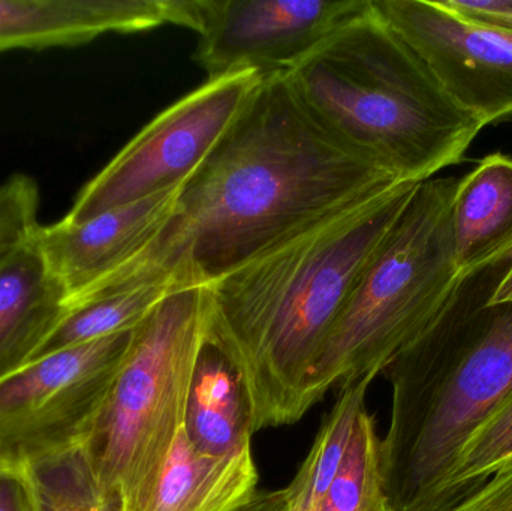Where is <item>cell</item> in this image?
<instances>
[{
    "instance_id": "6da1fadb",
    "label": "cell",
    "mask_w": 512,
    "mask_h": 511,
    "mask_svg": "<svg viewBox=\"0 0 512 511\" xmlns=\"http://www.w3.org/2000/svg\"><path fill=\"white\" fill-rule=\"evenodd\" d=\"M399 183L328 131L285 72L265 75L132 275L177 272L210 284L292 231Z\"/></svg>"
},
{
    "instance_id": "7a4b0ae2",
    "label": "cell",
    "mask_w": 512,
    "mask_h": 511,
    "mask_svg": "<svg viewBox=\"0 0 512 511\" xmlns=\"http://www.w3.org/2000/svg\"><path fill=\"white\" fill-rule=\"evenodd\" d=\"M418 185L322 216L207 284V345L236 371L252 434L309 411L310 368Z\"/></svg>"
},
{
    "instance_id": "3957f363",
    "label": "cell",
    "mask_w": 512,
    "mask_h": 511,
    "mask_svg": "<svg viewBox=\"0 0 512 511\" xmlns=\"http://www.w3.org/2000/svg\"><path fill=\"white\" fill-rule=\"evenodd\" d=\"M493 269L466 281L438 326L382 372L393 398L379 467L393 511H445L466 441L512 393V302L487 303L502 275L490 282Z\"/></svg>"
},
{
    "instance_id": "277c9868",
    "label": "cell",
    "mask_w": 512,
    "mask_h": 511,
    "mask_svg": "<svg viewBox=\"0 0 512 511\" xmlns=\"http://www.w3.org/2000/svg\"><path fill=\"white\" fill-rule=\"evenodd\" d=\"M285 75L328 131L402 183L462 162L484 128L373 6Z\"/></svg>"
},
{
    "instance_id": "5b68a950",
    "label": "cell",
    "mask_w": 512,
    "mask_h": 511,
    "mask_svg": "<svg viewBox=\"0 0 512 511\" xmlns=\"http://www.w3.org/2000/svg\"><path fill=\"white\" fill-rule=\"evenodd\" d=\"M457 177L420 183L367 264L306 381V404L385 371L423 341L456 302L451 206Z\"/></svg>"
},
{
    "instance_id": "8992f818",
    "label": "cell",
    "mask_w": 512,
    "mask_h": 511,
    "mask_svg": "<svg viewBox=\"0 0 512 511\" xmlns=\"http://www.w3.org/2000/svg\"><path fill=\"white\" fill-rule=\"evenodd\" d=\"M207 344V285L171 293L135 327L83 446L104 494L146 511L179 432Z\"/></svg>"
},
{
    "instance_id": "52a82bcc",
    "label": "cell",
    "mask_w": 512,
    "mask_h": 511,
    "mask_svg": "<svg viewBox=\"0 0 512 511\" xmlns=\"http://www.w3.org/2000/svg\"><path fill=\"white\" fill-rule=\"evenodd\" d=\"M264 77L254 69L222 75L174 102L83 186L62 221L81 224L188 182Z\"/></svg>"
},
{
    "instance_id": "ba28073f",
    "label": "cell",
    "mask_w": 512,
    "mask_h": 511,
    "mask_svg": "<svg viewBox=\"0 0 512 511\" xmlns=\"http://www.w3.org/2000/svg\"><path fill=\"white\" fill-rule=\"evenodd\" d=\"M132 332L38 357L0 380V462L23 468L83 443Z\"/></svg>"
},
{
    "instance_id": "9c48e42d",
    "label": "cell",
    "mask_w": 512,
    "mask_h": 511,
    "mask_svg": "<svg viewBox=\"0 0 512 511\" xmlns=\"http://www.w3.org/2000/svg\"><path fill=\"white\" fill-rule=\"evenodd\" d=\"M373 9L481 125L512 116L511 32L463 17L441 0H373Z\"/></svg>"
},
{
    "instance_id": "30bf717a",
    "label": "cell",
    "mask_w": 512,
    "mask_h": 511,
    "mask_svg": "<svg viewBox=\"0 0 512 511\" xmlns=\"http://www.w3.org/2000/svg\"><path fill=\"white\" fill-rule=\"evenodd\" d=\"M372 0H206L195 62L209 80L254 69L288 72Z\"/></svg>"
},
{
    "instance_id": "8fae6325",
    "label": "cell",
    "mask_w": 512,
    "mask_h": 511,
    "mask_svg": "<svg viewBox=\"0 0 512 511\" xmlns=\"http://www.w3.org/2000/svg\"><path fill=\"white\" fill-rule=\"evenodd\" d=\"M183 185L81 224L38 225L36 243L65 287L68 306L141 263L176 215Z\"/></svg>"
},
{
    "instance_id": "7c38bea8",
    "label": "cell",
    "mask_w": 512,
    "mask_h": 511,
    "mask_svg": "<svg viewBox=\"0 0 512 511\" xmlns=\"http://www.w3.org/2000/svg\"><path fill=\"white\" fill-rule=\"evenodd\" d=\"M203 0H0V51L87 44L176 24L200 32Z\"/></svg>"
},
{
    "instance_id": "4fadbf2b",
    "label": "cell",
    "mask_w": 512,
    "mask_h": 511,
    "mask_svg": "<svg viewBox=\"0 0 512 511\" xmlns=\"http://www.w3.org/2000/svg\"><path fill=\"white\" fill-rule=\"evenodd\" d=\"M68 308L33 233L0 261V380L35 359Z\"/></svg>"
},
{
    "instance_id": "5bb4252c",
    "label": "cell",
    "mask_w": 512,
    "mask_h": 511,
    "mask_svg": "<svg viewBox=\"0 0 512 511\" xmlns=\"http://www.w3.org/2000/svg\"><path fill=\"white\" fill-rule=\"evenodd\" d=\"M451 242L463 282L512 260V156L493 153L459 179Z\"/></svg>"
},
{
    "instance_id": "9a60e30c",
    "label": "cell",
    "mask_w": 512,
    "mask_h": 511,
    "mask_svg": "<svg viewBox=\"0 0 512 511\" xmlns=\"http://www.w3.org/2000/svg\"><path fill=\"white\" fill-rule=\"evenodd\" d=\"M258 480L251 446L206 455L192 446L183 428L146 511H239L258 494Z\"/></svg>"
},
{
    "instance_id": "2e32d148",
    "label": "cell",
    "mask_w": 512,
    "mask_h": 511,
    "mask_svg": "<svg viewBox=\"0 0 512 511\" xmlns=\"http://www.w3.org/2000/svg\"><path fill=\"white\" fill-rule=\"evenodd\" d=\"M185 432L198 452L224 456L251 446L248 407L231 363L206 344L192 381Z\"/></svg>"
},
{
    "instance_id": "e0dca14e",
    "label": "cell",
    "mask_w": 512,
    "mask_h": 511,
    "mask_svg": "<svg viewBox=\"0 0 512 511\" xmlns=\"http://www.w3.org/2000/svg\"><path fill=\"white\" fill-rule=\"evenodd\" d=\"M192 285L197 284L182 273H167L77 303L68 308L35 359L90 344L117 333L131 332L171 293Z\"/></svg>"
},
{
    "instance_id": "ac0fdd59",
    "label": "cell",
    "mask_w": 512,
    "mask_h": 511,
    "mask_svg": "<svg viewBox=\"0 0 512 511\" xmlns=\"http://www.w3.org/2000/svg\"><path fill=\"white\" fill-rule=\"evenodd\" d=\"M375 378V375H367L357 383L342 387L309 455L286 488L288 511H318L321 507L348 452L358 417L366 408L367 389Z\"/></svg>"
},
{
    "instance_id": "d6986e66",
    "label": "cell",
    "mask_w": 512,
    "mask_h": 511,
    "mask_svg": "<svg viewBox=\"0 0 512 511\" xmlns=\"http://www.w3.org/2000/svg\"><path fill=\"white\" fill-rule=\"evenodd\" d=\"M35 511H96L105 495L83 443L21 468Z\"/></svg>"
},
{
    "instance_id": "ffe728a7",
    "label": "cell",
    "mask_w": 512,
    "mask_h": 511,
    "mask_svg": "<svg viewBox=\"0 0 512 511\" xmlns=\"http://www.w3.org/2000/svg\"><path fill=\"white\" fill-rule=\"evenodd\" d=\"M375 419L361 411L345 459L318 511H376L384 500Z\"/></svg>"
},
{
    "instance_id": "44dd1931",
    "label": "cell",
    "mask_w": 512,
    "mask_h": 511,
    "mask_svg": "<svg viewBox=\"0 0 512 511\" xmlns=\"http://www.w3.org/2000/svg\"><path fill=\"white\" fill-rule=\"evenodd\" d=\"M512 462V393L466 441L448 485L447 511Z\"/></svg>"
},
{
    "instance_id": "7402d4cb",
    "label": "cell",
    "mask_w": 512,
    "mask_h": 511,
    "mask_svg": "<svg viewBox=\"0 0 512 511\" xmlns=\"http://www.w3.org/2000/svg\"><path fill=\"white\" fill-rule=\"evenodd\" d=\"M39 188L26 174H12L0 185V261L30 239L38 228Z\"/></svg>"
},
{
    "instance_id": "603a6c76",
    "label": "cell",
    "mask_w": 512,
    "mask_h": 511,
    "mask_svg": "<svg viewBox=\"0 0 512 511\" xmlns=\"http://www.w3.org/2000/svg\"><path fill=\"white\" fill-rule=\"evenodd\" d=\"M447 511H512V462Z\"/></svg>"
},
{
    "instance_id": "cb8c5ba5",
    "label": "cell",
    "mask_w": 512,
    "mask_h": 511,
    "mask_svg": "<svg viewBox=\"0 0 512 511\" xmlns=\"http://www.w3.org/2000/svg\"><path fill=\"white\" fill-rule=\"evenodd\" d=\"M447 8L487 26L512 33V0H441Z\"/></svg>"
},
{
    "instance_id": "d4e9b609",
    "label": "cell",
    "mask_w": 512,
    "mask_h": 511,
    "mask_svg": "<svg viewBox=\"0 0 512 511\" xmlns=\"http://www.w3.org/2000/svg\"><path fill=\"white\" fill-rule=\"evenodd\" d=\"M0 511H35L21 468H6L0 473Z\"/></svg>"
},
{
    "instance_id": "484cf974",
    "label": "cell",
    "mask_w": 512,
    "mask_h": 511,
    "mask_svg": "<svg viewBox=\"0 0 512 511\" xmlns=\"http://www.w3.org/2000/svg\"><path fill=\"white\" fill-rule=\"evenodd\" d=\"M239 511H288L286 489H282V491L258 492Z\"/></svg>"
},
{
    "instance_id": "4316f807",
    "label": "cell",
    "mask_w": 512,
    "mask_h": 511,
    "mask_svg": "<svg viewBox=\"0 0 512 511\" xmlns=\"http://www.w3.org/2000/svg\"><path fill=\"white\" fill-rule=\"evenodd\" d=\"M512 302V260L510 266L502 272L501 278L493 287L487 303L499 305V303Z\"/></svg>"
},
{
    "instance_id": "83f0119b",
    "label": "cell",
    "mask_w": 512,
    "mask_h": 511,
    "mask_svg": "<svg viewBox=\"0 0 512 511\" xmlns=\"http://www.w3.org/2000/svg\"><path fill=\"white\" fill-rule=\"evenodd\" d=\"M96 511H123L122 500H120L119 494L111 492V494L105 495L104 503Z\"/></svg>"
},
{
    "instance_id": "f1b7e54d",
    "label": "cell",
    "mask_w": 512,
    "mask_h": 511,
    "mask_svg": "<svg viewBox=\"0 0 512 511\" xmlns=\"http://www.w3.org/2000/svg\"><path fill=\"white\" fill-rule=\"evenodd\" d=\"M376 511H393L390 509V507L387 506V503H385V501H382L381 504H379V507L378 509H376Z\"/></svg>"
},
{
    "instance_id": "f546056e",
    "label": "cell",
    "mask_w": 512,
    "mask_h": 511,
    "mask_svg": "<svg viewBox=\"0 0 512 511\" xmlns=\"http://www.w3.org/2000/svg\"><path fill=\"white\" fill-rule=\"evenodd\" d=\"M6 468H12V467H9V465L3 464V462H0V473H2L3 470H6Z\"/></svg>"
}]
</instances>
